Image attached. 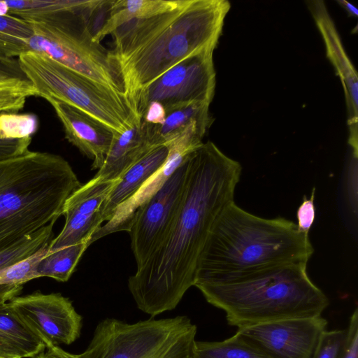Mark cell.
I'll use <instances>...</instances> for the list:
<instances>
[{
    "instance_id": "7a4b0ae2",
    "label": "cell",
    "mask_w": 358,
    "mask_h": 358,
    "mask_svg": "<svg viewBox=\"0 0 358 358\" xmlns=\"http://www.w3.org/2000/svg\"><path fill=\"white\" fill-rule=\"evenodd\" d=\"M308 234L292 221L252 215L235 202L222 211L200 254L194 286L273 266L308 263Z\"/></svg>"
},
{
    "instance_id": "52a82bcc",
    "label": "cell",
    "mask_w": 358,
    "mask_h": 358,
    "mask_svg": "<svg viewBox=\"0 0 358 358\" xmlns=\"http://www.w3.org/2000/svg\"><path fill=\"white\" fill-rule=\"evenodd\" d=\"M196 326L185 315L127 323L101 320L81 358H193Z\"/></svg>"
},
{
    "instance_id": "ac0fdd59",
    "label": "cell",
    "mask_w": 358,
    "mask_h": 358,
    "mask_svg": "<svg viewBox=\"0 0 358 358\" xmlns=\"http://www.w3.org/2000/svg\"><path fill=\"white\" fill-rule=\"evenodd\" d=\"M140 117L122 134H114L102 167L94 177L106 181L118 180L136 161L152 148Z\"/></svg>"
},
{
    "instance_id": "d6a6232c",
    "label": "cell",
    "mask_w": 358,
    "mask_h": 358,
    "mask_svg": "<svg viewBox=\"0 0 358 358\" xmlns=\"http://www.w3.org/2000/svg\"><path fill=\"white\" fill-rule=\"evenodd\" d=\"M31 138L0 139V159L22 155L29 150Z\"/></svg>"
},
{
    "instance_id": "44dd1931",
    "label": "cell",
    "mask_w": 358,
    "mask_h": 358,
    "mask_svg": "<svg viewBox=\"0 0 358 358\" xmlns=\"http://www.w3.org/2000/svg\"><path fill=\"white\" fill-rule=\"evenodd\" d=\"M181 0H113L108 15L101 29L94 36L100 42L116 29L131 20L155 15L176 7Z\"/></svg>"
},
{
    "instance_id": "f35d334b",
    "label": "cell",
    "mask_w": 358,
    "mask_h": 358,
    "mask_svg": "<svg viewBox=\"0 0 358 358\" xmlns=\"http://www.w3.org/2000/svg\"><path fill=\"white\" fill-rule=\"evenodd\" d=\"M0 358H9V357H6L0 356Z\"/></svg>"
},
{
    "instance_id": "ba28073f",
    "label": "cell",
    "mask_w": 358,
    "mask_h": 358,
    "mask_svg": "<svg viewBox=\"0 0 358 358\" xmlns=\"http://www.w3.org/2000/svg\"><path fill=\"white\" fill-rule=\"evenodd\" d=\"M98 4L83 10L61 12L27 21L34 31L28 49L46 55L61 64L123 93L110 51L94 41L89 28L90 14Z\"/></svg>"
},
{
    "instance_id": "83f0119b",
    "label": "cell",
    "mask_w": 358,
    "mask_h": 358,
    "mask_svg": "<svg viewBox=\"0 0 358 358\" xmlns=\"http://www.w3.org/2000/svg\"><path fill=\"white\" fill-rule=\"evenodd\" d=\"M38 127V117L33 113L0 114V139L31 138Z\"/></svg>"
},
{
    "instance_id": "ffe728a7",
    "label": "cell",
    "mask_w": 358,
    "mask_h": 358,
    "mask_svg": "<svg viewBox=\"0 0 358 358\" xmlns=\"http://www.w3.org/2000/svg\"><path fill=\"white\" fill-rule=\"evenodd\" d=\"M45 343L22 322L8 302L0 303V356L34 358Z\"/></svg>"
},
{
    "instance_id": "603a6c76",
    "label": "cell",
    "mask_w": 358,
    "mask_h": 358,
    "mask_svg": "<svg viewBox=\"0 0 358 358\" xmlns=\"http://www.w3.org/2000/svg\"><path fill=\"white\" fill-rule=\"evenodd\" d=\"M193 358H270L236 333L221 341H194Z\"/></svg>"
},
{
    "instance_id": "f546056e",
    "label": "cell",
    "mask_w": 358,
    "mask_h": 358,
    "mask_svg": "<svg viewBox=\"0 0 358 358\" xmlns=\"http://www.w3.org/2000/svg\"><path fill=\"white\" fill-rule=\"evenodd\" d=\"M347 338V329L325 330L312 358H341Z\"/></svg>"
},
{
    "instance_id": "4316f807",
    "label": "cell",
    "mask_w": 358,
    "mask_h": 358,
    "mask_svg": "<svg viewBox=\"0 0 358 358\" xmlns=\"http://www.w3.org/2000/svg\"><path fill=\"white\" fill-rule=\"evenodd\" d=\"M31 96H37V92L26 78L0 80V114L17 113Z\"/></svg>"
},
{
    "instance_id": "277c9868",
    "label": "cell",
    "mask_w": 358,
    "mask_h": 358,
    "mask_svg": "<svg viewBox=\"0 0 358 358\" xmlns=\"http://www.w3.org/2000/svg\"><path fill=\"white\" fill-rule=\"evenodd\" d=\"M81 185L57 155L28 150L0 159V252L55 223Z\"/></svg>"
},
{
    "instance_id": "484cf974",
    "label": "cell",
    "mask_w": 358,
    "mask_h": 358,
    "mask_svg": "<svg viewBox=\"0 0 358 358\" xmlns=\"http://www.w3.org/2000/svg\"><path fill=\"white\" fill-rule=\"evenodd\" d=\"M50 223L36 233L28 236L8 249L0 252V271L17 264L37 252L52 240Z\"/></svg>"
},
{
    "instance_id": "4fadbf2b",
    "label": "cell",
    "mask_w": 358,
    "mask_h": 358,
    "mask_svg": "<svg viewBox=\"0 0 358 358\" xmlns=\"http://www.w3.org/2000/svg\"><path fill=\"white\" fill-rule=\"evenodd\" d=\"M117 180L106 181L94 177L69 196L62 213L65 217L64 227L50 242L48 253L72 245L89 243L103 222V204Z\"/></svg>"
},
{
    "instance_id": "d4e9b609",
    "label": "cell",
    "mask_w": 358,
    "mask_h": 358,
    "mask_svg": "<svg viewBox=\"0 0 358 358\" xmlns=\"http://www.w3.org/2000/svg\"><path fill=\"white\" fill-rule=\"evenodd\" d=\"M88 247L87 243H81L48 252L37 265L38 278L48 277L66 282Z\"/></svg>"
},
{
    "instance_id": "836d02e7",
    "label": "cell",
    "mask_w": 358,
    "mask_h": 358,
    "mask_svg": "<svg viewBox=\"0 0 358 358\" xmlns=\"http://www.w3.org/2000/svg\"><path fill=\"white\" fill-rule=\"evenodd\" d=\"M166 115V110L163 105L157 101H152L146 106L141 120L147 124L158 125L164 122Z\"/></svg>"
},
{
    "instance_id": "7402d4cb",
    "label": "cell",
    "mask_w": 358,
    "mask_h": 358,
    "mask_svg": "<svg viewBox=\"0 0 358 358\" xmlns=\"http://www.w3.org/2000/svg\"><path fill=\"white\" fill-rule=\"evenodd\" d=\"M99 0H17L0 1V15H10L25 21L38 20L65 11L83 10Z\"/></svg>"
},
{
    "instance_id": "cb8c5ba5",
    "label": "cell",
    "mask_w": 358,
    "mask_h": 358,
    "mask_svg": "<svg viewBox=\"0 0 358 358\" xmlns=\"http://www.w3.org/2000/svg\"><path fill=\"white\" fill-rule=\"evenodd\" d=\"M34 34L31 24L21 18L0 15V62L17 59L29 51L28 43Z\"/></svg>"
},
{
    "instance_id": "30bf717a",
    "label": "cell",
    "mask_w": 358,
    "mask_h": 358,
    "mask_svg": "<svg viewBox=\"0 0 358 358\" xmlns=\"http://www.w3.org/2000/svg\"><path fill=\"white\" fill-rule=\"evenodd\" d=\"M187 159L134 215L129 234L136 268L162 244L175 220L185 191Z\"/></svg>"
},
{
    "instance_id": "8d00e7d4",
    "label": "cell",
    "mask_w": 358,
    "mask_h": 358,
    "mask_svg": "<svg viewBox=\"0 0 358 358\" xmlns=\"http://www.w3.org/2000/svg\"><path fill=\"white\" fill-rule=\"evenodd\" d=\"M23 285L0 284V303L8 302L17 296L22 289Z\"/></svg>"
},
{
    "instance_id": "5bb4252c",
    "label": "cell",
    "mask_w": 358,
    "mask_h": 358,
    "mask_svg": "<svg viewBox=\"0 0 358 358\" xmlns=\"http://www.w3.org/2000/svg\"><path fill=\"white\" fill-rule=\"evenodd\" d=\"M207 129L206 127L194 125L167 144L169 154L164 166L133 196L115 210L110 220L92 234L88 245L115 232H129L137 209L163 185L189 155L203 143L202 139Z\"/></svg>"
},
{
    "instance_id": "4dcf8cb0",
    "label": "cell",
    "mask_w": 358,
    "mask_h": 358,
    "mask_svg": "<svg viewBox=\"0 0 358 358\" xmlns=\"http://www.w3.org/2000/svg\"><path fill=\"white\" fill-rule=\"evenodd\" d=\"M315 188L313 187L310 199H307L306 196H303V202L296 212L297 227L300 231L306 234H308L315 217Z\"/></svg>"
},
{
    "instance_id": "3957f363",
    "label": "cell",
    "mask_w": 358,
    "mask_h": 358,
    "mask_svg": "<svg viewBox=\"0 0 358 358\" xmlns=\"http://www.w3.org/2000/svg\"><path fill=\"white\" fill-rule=\"evenodd\" d=\"M306 262L284 264L196 285L208 303L238 328L320 316L329 301L309 278Z\"/></svg>"
},
{
    "instance_id": "1f68e13d",
    "label": "cell",
    "mask_w": 358,
    "mask_h": 358,
    "mask_svg": "<svg viewBox=\"0 0 358 358\" xmlns=\"http://www.w3.org/2000/svg\"><path fill=\"white\" fill-rule=\"evenodd\" d=\"M341 358H358V310L352 313L347 328V338Z\"/></svg>"
},
{
    "instance_id": "5b68a950",
    "label": "cell",
    "mask_w": 358,
    "mask_h": 358,
    "mask_svg": "<svg viewBox=\"0 0 358 358\" xmlns=\"http://www.w3.org/2000/svg\"><path fill=\"white\" fill-rule=\"evenodd\" d=\"M230 8L227 0H187L168 25L113 63L131 109L140 92L164 72L192 55L215 50Z\"/></svg>"
},
{
    "instance_id": "74e56055",
    "label": "cell",
    "mask_w": 358,
    "mask_h": 358,
    "mask_svg": "<svg viewBox=\"0 0 358 358\" xmlns=\"http://www.w3.org/2000/svg\"><path fill=\"white\" fill-rule=\"evenodd\" d=\"M336 1L338 3H339L341 6H342L345 10L349 16L354 17H357L358 10L352 4L350 3L349 2L345 0H338Z\"/></svg>"
},
{
    "instance_id": "9c48e42d",
    "label": "cell",
    "mask_w": 358,
    "mask_h": 358,
    "mask_svg": "<svg viewBox=\"0 0 358 358\" xmlns=\"http://www.w3.org/2000/svg\"><path fill=\"white\" fill-rule=\"evenodd\" d=\"M213 51L206 50L183 59L150 83L132 105L135 115L141 119L152 101L162 103L166 112L190 103H210L215 88Z\"/></svg>"
},
{
    "instance_id": "e575fe53",
    "label": "cell",
    "mask_w": 358,
    "mask_h": 358,
    "mask_svg": "<svg viewBox=\"0 0 358 358\" xmlns=\"http://www.w3.org/2000/svg\"><path fill=\"white\" fill-rule=\"evenodd\" d=\"M43 351L34 358H81L80 354L75 355L64 350L59 345L46 343Z\"/></svg>"
},
{
    "instance_id": "6da1fadb",
    "label": "cell",
    "mask_w": 358,
    "mask_h": 358,
    "mask_svg": "<svg viewBox=\"0 0 358 358\" xmlns=\"http://www.w3.org/2000/svg\"><path fill=\"white\" fill-rule=\"evenodd\" d=\"M241 164L213 143H203L187 159L183 196L162 244L128 280L139 310L154 317L174 309L194 285L200 254L222 211L234 202Z\"/></svg>"
},
{
    "instance_id": "2e32d148",
    "label": "cell",
    "mask_w": 358,
    "mask_h": 358,
    "mask_svg": "<svg viewBox=\"0 0 358 358\" xmlns=\"http://www.w3.org/2000/svg\"><path fill=\"white\" fill-rule=\"evenodd\" d=\"M308 7L325 43L327 57L342 82L348 112L349 142L357 141L358 78L342 45L335 24L322 1H308Z\"/></svg>"
},
{
    "instance_id": "7c38bea8",
    "label": "cell",
    "mask_w": 358,
    "mask_h": 358,
    "mask_svg": "<svg viewBox=\"0 0 358 358\" xmlns=\"http://www.w3.org/2000/svg\"><path fill=\"white\" fill-rule=\"evenodd\" d=\"M327 321L292 317L238 328L237 332L270 358H312Z\"/></svg>"
},
{
    "instance_id": "e0dca14e",
    "label": "cell",
    "mask_w": 358,
    "mask_h": 358,
    "mask_svg": "<svg viewBox=\"0 0 358 358\" xmlns=\"http://www.w3.org/2000/svg\"><path fill=\"white\" fill-rule=\"evenodd\" d=\"M169 154L168 145L153 147L123 173L103 204V222L108 221L115 210L133 196L164 166Z\"/></svg>"
},
{
    "instance_id": "f1b7e54d",
    "label": "cell",
    "mask_w": 358,
    "mask_h": 358,
    "mask_svg": "<svg viewBox=\"0 0 358 358\" xmlns=\"http://www.w3.org/2000/svg\"><path fill=\"white\" fill-rule=\"evenodd\" d=\"M48 245L31 257L0 271V284L23 285L37 278L36 267L40 260L48 253Z\"/></svg>"
},
{
    "instance_id": "8992f818",
    "label": "cell",
    "mask_w": 358,
    "mask_h": 358,
    "mask_svg": "<svg viewBox=\"0 0 358 358\" xmlns=\"http://www.w3.org/2000/svg\"><path fill=\"white\" fill-rule=\"evenodd\" d=\"M17 62L24 77L34 87L37 96L77 108L115 134H122L137 117L123 93L80 74L46 55L27 51L18 57Z\"/></svg>"
},
{
    "instance_id": "9a60e30c",
    "label": "cell",
    "mask_w": 358,
    "mask_h": 358,
    "mask_svg": "<svg viewBox=\"0 0 358 358\" xmlns=\"http://www.w3.org/2000/svg\"><path fill=\"white\" fill-rule=\"evenodd\" d=\"M46 101L54 108L68 141L93 161L92 169H100L116 134L77 108L51 99Z\"/></svg>"
},
{
    "instance_id": "d6986e66",
    "label": "cell",
    "mask_w": 358,
    "mask_h": 358,
    "mask_svg": "<svg viewBox=\"0 0 358 358\" xmlns=\"http://www.w3.org/2000/svg\"><path fill=\"white\" fill-rule=\"evenodd\" d=\"M209 106L208 103L195 102L176 106L166 112V118L162 124H150L142 121L150 145L152 147L166 145L194 125L209 128L211 123Z\"/></svg>"
},
{
    "instance_id": "d590c367",
    "label": "cell",
    "mask_w": 358,
    "mask_h": 358,
    "mask_svg": "<svg viewBox=\"0 0 358 358\" xmlns=\"http://www.w3.org/2000/svg\"><path fill=\"white\" fill-rule=\"evenodd\" d=\"M13 78H25L19 66L17 59L10 62H0V80Z\"/></svg>"
},
{
    "instance_id": "8fae6325",
    "label": "cell",
    "mask_w": 358,
    "mask_h": 358,
    "mask_svg": "<svg viewBox=\"0 0 358 358\" xmlns=\"http://www.w3.org/2000/svg\"><path fill=\"white\" fill-rule=\"evenodd\" d=\"M22 322L45 343L70 345L80 336L82 316L60 293L40 291L8 301Z\"/></svg>"
}]
</instances>
